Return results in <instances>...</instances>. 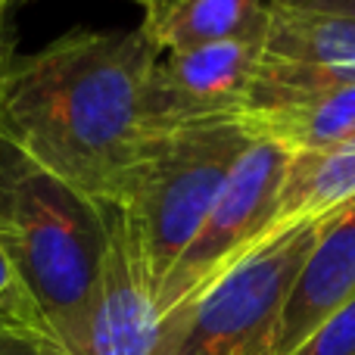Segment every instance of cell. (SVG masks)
<instances>
[{"label": "cell", "instance_id": "obj_1", "mask_svg": "<svg viewBox=\"0 0 355 355\" xmlns=\"http://www.w3.org/2000/svg\"><path fill=\"white\" fill-rule=\"evenodd\" d=\"M159 60L141 28H72L0 75V137L100 206H119L150 137V75Z\"/></svg>", "mask_w": 355, "mask_h": 355}, {"label": "cell", "instance_id": "obj_2", "mask_svg": "<svg viewBox=\"0 0 355 355\" xmlns=\"http://www.w3.org/2000/svg\"><path fill=\"white\" fill-rule=\"evenodd\" d=\"M0 243L47 337L78 355L110 243V206L0 137Z\"/></svg>", "mask_w": 355, "mask_h": 355}, {"label": "cell", "instance_id": "obj_3", "mask_svg": "<svg viewBox=\"0 0 355 355\" xmlns=\"http://www.w3.org/2000/svg\"><path fill=\"white\" fill-rule=\"evenodd\" d=\"M250 144L240 119L175 125L150 137L112 209L122 215L156 293Z\"/></svg>", "mask_w": 355, "mask_h": 355}, {"label": "cell", "instance_id": "obj_4", "mask_svg": "<svg viewBox=\"0 0 355 355\" xmlns=\"http://www.w3.org/2000/svg\"><path fill=\"white\" fill-rule=\"evenodd\" d=\"M290 159L293 156L275 144H250V150L240 156L231 178L225 181L218 200L202 218L200 231L193 234L166 281L159 284L156 306H159L162 321L187 302H193L200 293H206L221 275H227L256 250Z\"/></svg>", "mask_w": 355, "mask_h": 355}, {"label": "cell", "instance_id": "obj_5", "mask_svg": "<svg viewBox=\"0 0 355 355\" xmlns=\"http://www.w3.org/2000/svg\"><path fill=\"white\" fill-rule=\"evenodd\" d=\"M355 85V22L321 10L265 6L262 53L246 112L296 106Z\"/></svg>", "mask_w": 355, "mask_h": 355}, {"label": "cell", "instance_id": "obj_6", "mask_svg": "<svg viewBox=\"0 0 355 355\" xmlns=\"http://www.w3.org/2000/svg\"><path fill=\"white\" fill-rule=\"evenodd\" d=\"M262 31L265 19L259 28L231 41L162 53L150 75L153 131L246 116L262 53Z\"/></svg>", "mask_w": 355, "mask_h": 355}, {"label": "cell", "instance_id": "obj_7", "mask_svg": "<svg viewBox=\"0 0 355 355\" xmlns=\"http://www.w3.org/2000/svg\"><path fill=\"white\" fill-rule=\"evenodd\" d=\"M162 337L156 287L125 227L110 206V243L94 287L78 355H153Z\"/></svg>", "mask_w": 355, "mask_h": 355}, {"label": "cell", "instance_id": "obj_8", "mask_svg": "<svg viewBox=\"0 0 355 355\" xmlns=\"http://www.w3.org/2000/svg\"><path fill=\"white\" fill-rule=\"evenodd\" d=\"M355 302V206L324 221L277 315L268 355H290Z\"/></svg>", "mask_w": 355, "mask_h": 355}, {"label": "cell", "instance_id": "obj_9", "mask_svg": "<svg viewBox=\"0 0 355 355\" xmlns=\"http://www.w3.org/2000/svg\"><path fill=\"white\" fill-rule=\"evenodd\" d=\"M349 206H355V135L331 150L290 159L256 250L296 227L331 221Z\"/></svg>", "mask_w": 355, "mask_h": 355}, {"label": "cell", "instance_id": "obj_10", "mask_svg": "<svg viewBox=\"0 0 355 355\" xmlns=\"http://www.w3.org/2000/svg\"><path fill=\"white\" fill-rule=\"evenodd\" d=\"M141 35L156 53L231 41L259 28L268 0H137Z\"/></svg>", "mask_w": 355, "mask_h": 355}, {"label": "cell", "instance_id": "obj_11", "mask_svg": "<svg viewBox=\"0 0 355 355\" xmlns=\"http://www.w3.org/2000/svg\"><path fill=\"white\" fill-rule=\"evenodd\" d=\"M240 122L252 141L275 144L290 156L331 150L355 135V85L309 103L246 112Z\"/></svg>", "mask_w": 355, "mask_h": 355}, {"label": "cell", "instance_id": "obj_12", "mask_svg": "<svg viewBox=\"0 0 355 355\" xmlns=\"http://www.w3.org/2000/svg\"><path fill=\"white\" fill-rule=\"evenodd\" d=\"M290 355H355V302L318 327Z\"/></svg>", "mask_w": 355, "mask_h": 355}, {"label": "cell", "instance_id": "obj_13", "mask_svg": "<svg viewBox=\"0 0 355 355\" xmlns=\"http://www.w3.org/2000/svg\"><path fill=\"white\" fill-rule=\"evenodd\" d=\"M0 312L12 315V318H16L19 324H25L28 331H35V334H41V337H47V331H44L41 318H37V312H35V306H31V300L25 296L22 284H19L16 271H12L10 259H6L3 243H0ZM47 340H50V337H47ZM50 343H53V340H50Z\"/></svg>", "mask_w": 355, "mask_h": 355}, {"label": "cell", "instance_id": "obj_14", "mask_svg": "<svg viewBox=\"0 0 355 355\" xmlns=\"http://www.w3.org/2000/svg\"><path fill=\"white\" fill-rule=\"evenodd\" d=\"M0 355H66L56 343L31 331L0 327Z\"/></svg>", "mask_w": 355, "mask_h": 355}, {"label": "cell", "instance_id": "obj_15", "mask_svg": "<svg viewBox=\"0 0 355 355\" xmlns=\"http://www.w3.org/2000/svg\"><path fill=\"white\" fill-rule=\"evenodd\" d=\"M309 10H321V12H331V16H343L355 22V0H318L315 6H309Z\"/></svg>", "mask_w": 355, "mask_h": 355}, {"label": "cell", "instance_id": "obj_16", "mask_svg": "<svg viewBox=\"0 0 355 355\" xmlns=\"http://www.w3.org/2000/svg\"><path fill=\"white\" fill-rule=\"evenodd\" d=\"M10 56H12V44H10V37L0 31V75H3V69H6V62H10Z\"/></svg>", "mask_w": 355, "mask_h": 355}, {"label": "cell", "instance_id": "obj_17", "mask_svg": "<svg viewBox=\"0 0 355 355\" xmlns=\"http://www.w3.org/2000/svg\"><path fill=\"white\" fill-rule=\"evenodd\" d=\"M271 3H281V6H300V10H309V6H315L318 0H271Z\"/></svg>", "mask_w": 355, "mask_h": 355}, {"label": "cell", "instance_id": "obj_18", "mask_svg": "<svg viewBox=\"0 0 355 355\" xmlns=\"http://www.w3.org/2000/svg\"><path fill=\"white\" fill-rule=\"evenodd\" d=\"M0 327H19V331H28V327L19 324V321L12 318V315H6V312H0ZM31 334H35V331H31Z\"/></svg>", "mask_w": 355, "mask_h": 355}, {"label": "cell", "instance_id": "obj_19", "mask_svg": "<svg viewBox=\"0 0 355 355\" xmlns=\"http://www.w3.org/2000/svg\"><path fill=\"white\" fill-rule=\"evenodd\" d=\"M12 3H16V0H0V31H3V19H6V12H10Z\"/></svg>", "mask_w": 355, "mask_h": 355}, {"label": "cell", "instance_id": "obj_20", "mask_svg": "<svg viewBox=\"0 0 355 355\" xmlns=\"http://www.w3.org/2000/svg\"><path fill=\"white\" fill-rule=\"evenodd\" d=\"M16 3H31V0H16Z\"/></svg>", "mask_w": 355, "mask_h": 355}]
</instances>
